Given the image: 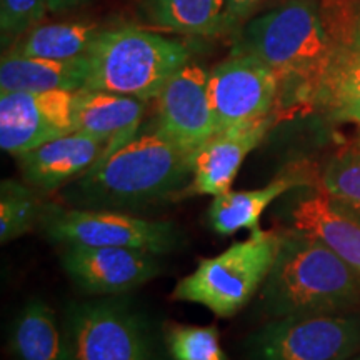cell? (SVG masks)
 Returning <instances> with one entry per match:
<instances>
[{
	"instance_id": "cell-1",
	"label": "cell",
	"mask_w": 360,
	"mask_h": 360,
	"mask_svg": "<svg viewBox=\"0 0 360 360\" xmlns=\"http://www.w3.org/2000/svg\"><path fill=\"white\" fill-rule=\"evenodd\" d=\"M193 155L155 132L134 137L58 191L77 209L137 214L177 200L191 186Z\"/></svg>"
},
{
	"instance_id": "cell-2",
	"label": "cell",
	"mask_w": 360,
	"mask_h": 360,
	"mask_svg": "<svg viewBox=\"0 0 360 360\" xmlns=\"http://www.w3.org/2000/svg\"><path fill=\"white\" fill-rule=\"evenodd\" d=\"M276 260L259 290L267 319L360 310V272L321 240L283 231Z\"/></svg>"
},
{
	"instance_id": "cell-3",
	"label": "cell",
	"mask_w": 360,
	"mask_h": 360,
	"mask_svg": "<svg viewBox=\"0 0 360 360\" xmlns=\"http://www.w3.org/2000/svg\"><path fill=\"white\" fill-rule=\"evenodd\" d=\"M339 51L315 0H287L244 27L232 56L259 58L274 70L281 89L290 85L314 101Z\"/></svg>"
},
{
	"instance_id": "cell-4",
	"label": "cell",
	"mask_w": 360,
	"mask_h": 360,
	"mask_svg": "<svg viewBox=\"0 0 360 360\" xmlns=\"http://www.w3.org/2000/svg\"><path fill=\"white\" fill-rule=\"evenodd\" d=\"M60 322L69 360H172L165 326L132 292L70 300Z\"/></svg>"
},
{
	"instance_id": "cell-5",
	"label": "cell",
	"mask_w": 360,
	"mask_h": 360,
	"mask_svg": "<svg viewBox=\"0 0 360 360\" xmlns=\"http://www.w3.org/2000/svg\"><path fill=\"white\" fill-rule=\"evenodd\" d=\"M84 89L150 101L175 72L191 62L186 44L147 30L122 27L102 30L87 53Z\"/></svg>"
},
{
	"instance_id": "cell-6",
	"label": "cell",
	"mask_w": 360,
	"mask_h": 360,
	"mask_svg": "<svg viewBox=\"0 0 360 360\" xmlns=\"http://www.w3.org/2000/svg\"><path fill=\"white\" fill-rule=\"evenodd\" d=\"M281 238V232L250 231L245 240L233 242L215 257L202 259L192 274L177 282L172 299L204 305L217 317H233L259 294Z\"/></svg>"
},
{
	"instance_id": "cell-7",
	"label": "cell",
	"mask_w": 360,
	"mask_h": 360,
	"mask_svg": "<svg viewBox=\"0 0 360 360\" xmlns=\"http://www.w3.org/2000/svg\"><path fill=\"white\" fill-rule=\"evenodd\" d=\"M39 227L45 238L62 247H124L160 257L179 250L187 242L182 229L170 220L146 219L115 210L77 209L64 204H44Z\"/></svg>"
},
{
	"instance_id": "cell-8",
	"label": "cell",
	"mask_w": 360,
	"mask_h": 360,
	"mask_svg": "<svg viewBox=\"0 0 360 360\" xmlns=\"http://www.w3.org/2000/svg\"><path fill=\"white\" fill-rule=\"evenodd\" d=\"M360 354V310L269 319L245 337L244 360H350Z\"/></svg>"
},
{
	"instance_id": "cell-9",
	"label": "cell",
	"mask_w": 360,
	"mask_h": 360,
	"mask_svg": "<svg viewBox=\"0 0 360 360\" xmlns=\"http://www.w3.org/2000/svg\"><path fill=\"white\" fill-rule=\"evenodd\" d=\"M281 80L252 56H231L209 72V96L219 130L272 114Z\"/></svg>"
},
{
	"instance_id": "cell-10",
	"label": "cell",
	"mask_w": 360,
	"mask_h": 360,
	"mask_svg": "<svg viewBox=\"0 0 360 360\" xmlns=\"http://www.w3.org/2000/svg\"><path fill=\"white\" fill-rule=\"evenodd\" d=\"M75 92H0V147L13 157L75 132Z\"/></svg>"
},
{
	"instance_id": "cell-11",
	"label": "cell",
	"mask_w": 360,
	"mask_h": 360,
	"mask_svg": "<svg viewBox=\"0 0 360 360\" xmlns=\"http://www.w3.org/2000/svg\"><path fill=\"white\" fill-rule=\"evenodd\" d=\"M60 265L85 295L129 294L164 270L160 255L124 247L65 245Z\"/></svg>"
},
{
	"instance_id": "cell-12",
	"label": "cell",
	"mask_w": 360,
	"mask_h": 360,
	"mask_svg": "<svg viewBox=\"0 0 360 360\" xmlns=\"http://www.w3.org/2000/svg\"><path fill=\"white\" fill-rule=\"evenodd\" d=\"M155 132L192 155L219 132L204 67L188 62L164 85L157 96Z\"/></svg>"
},
{
	"instance_id": "cell-13",
	"label": "cell",
	"mask_w": 360,
	"mask_h": 360,
	"mask_svg": "<svg viewBox=\"0 0 360 360\" xmlns=\"http://www.w3.org/2000/svg\"><path fill=\"white\" fill-rule=\"evenodd\" d=\"M285 195L277 210L285 231L317 238L360 272V224L335 205L321 186H300Z\"/></svg>"
},
{
	"instance_id": "cell-14",
	"label": "cell",
	"mask_w": 360,
	"mask_h": 360,
	"mask_svg": "<svg viewBox=\"0 0 360 360\" xmlns=\"http://www.w3.org/2000/svg\"><path fill=\"white\" fill-rule=\"evenodd\" d=\"M276 117L219 130L193 154V177L184 195H220L231 191L245 157L262 142Z\"/></svg>"
},
{
	"instance_id": "cell-15",
	"label": "cell",
	"mask_w": 360,
	"mask_h": 360,
	"mask_svg": "<svg viewBox=\"0 0 360 360\" xmlns=\"http://www.w3.org/2000/svg\"><path fill=\"white\" fill-rule=\"evenodd\" d=\"M107 150V143L92 135L70 132L17 155L22 180L35 191H60L84 175Z\"/></svg>"
},
{
	"instance_id": "cell-16",
	"label": "cell",
	"mask_w": 360,
	"mask_h": 360,
	"mask_svg": "<svg viewBox=\"0 0 360 360\" xmlns=\"http://www.w3.org/2000/svg\"><path fill=\"white\" fill-rule=\"evenodd\" d=\"M146 109L147 101L143 98L80 89L75 92V130L107 143L103 159L132 141Z\"/></svg>"
},
{
	"instance_id": "cell-17",
	"label": "cell",
	"mask_w": 360,
	"mask_h": 360,
	"mask_svg": "<svg viewBox=\"0 0 360 360\" xmlns=\"http://www.w3.org/2000/svg\"><path fill=\"white\" fill-rule=\"evenodd\" d=\"M300 186H310L304 170L278 175L267 186L254 191H229L215 195L209 210L207 222L217 236H233L240 231H257L260 219L274 202L282 199L287 192Z\"/></svg>"
},
{
	"instance_id": "cell-18",
	"label": "cell",
	"mask_w": 360,
	"mask_h": 360,
	"mask_svg": "<svg viewBox=\"0 0 360 360\" xmlns=\"http://www.w3.org/2000/svg\"><path fill=\"white\" fill-rule=\"evenodd\" d=\"M89 77L87 56L53 60L7 52L0 62V92H77Z\"/></svg>"
},
{
	"instance_id": "cell-19",
	"label": "cell",
	"mask_w": 360,
	"mask_h": 360,
	"mask_svg": "<svg viewBox=\"0 0 360 360\" xmlns=\"http://www.w3.org/2000/svg\"><path fill=\"white\" fill-rule=\"evenodd\" d=\"M8 352L15 360H69L62 322L45 300L22 305L8 330Z\"/></svg>"
},
{
	"instance_id": "cell-20",
	"label": "cell",
	"mask_w": 360,
	"mask_h": 360,
	"mask_svg": "<svg viewBox=\"0 0 360 360\" xmlns=\"http://www.w3.org/2000/svg\"><path fill=\"white\" fill-rule=\"evenodd\" d=\"M101 32L102 29L96 22H58L37 25L8 52L24 57L69 60L87 56Z\"/></svg>"
},
{
	"instance_id": "cell-21",
	"label": "cell",
	"mask_w": 360,
	"mask_h": 360,
	"mask_svg": "<svg viewBox=\"0 0 360 360\" xmlns=\"http://www.w3.org/2000/svg\"><path fill=\"white\" fill-rule=\"evenodd\" d=\"M148 19L162 29L187 35L229 30L225 0H143Z\"/></svg>"
},
{
	"instance_id": "cell-22",
	"label": "cell",
	"mask_w": 360,
	"mask_h": 360,
	"mask_svg": "<svg viewBox=\"0 0 360 360\" xmlns=\"http://www.w3.org/2000/svg\"><path fill=\"white\" fill-rule=\"evenodd\" d=\"M314 102L335 122L360 125V67L337 52Z\"/></svg>"
},
{
	"instance_id": "cell-23",
	"label": "cell",
	"mask_w": 360,
	"mask_h": 360,
	"mask_svg": "<svg viewBox=\"0 0 360 360\" xmlns=\"http://www.w3.org/2000/svg\"><path fill=\"white\" fill-rule=\"evenodd\" d=\"M335 205L360 224V143L342 148L323 165L321 184Z\"/></svg>"
},
{
	"instance_id": "cell-24",
	"label": "cell",
	"mask_w": 360,
	"mask_h": 360,
	"mask_svg": "<svg viewBox=\"0 0 360 360\" xmlns=\"http://www.w3.org/2000/svg\"><path fill=\"white\" fill-rule=\"evenodd\" d=\"M44 204L35 188L19 180L6 179L0 184V242L8 244L39 224Z\"/></svg>"
},
{
	"instance_id": "cell-25",
	"label": "cell",
	"mask_w": 360,
	"mask_h": 360,
	"mask_svg": "<svg viewBox=\"0 0 360 360\" xmlns=\"http://www.w3.org/2000/svg\"><path fill=\"white\" fill-rule=\"evenodd\" d=\"M165 342L172 360H229L215 326L165 323Z\"/></svg>"
},
{
	"instance_id": "cell-26",
	"label": "cell",
	"mask_w": 360,
	"mask_h": 360,
	"mask_svg": "<svg viewBox=\"0 0 360 360\" xmlns=\"http://www.w3.org/2000/svg\"><path fill=\"white\" fill-rule=\"evenodd\" d=\"M47 11V0H0V30L4 44L37 27Z\"/></svg>"
},
{
	"instance_id": "cell-27",
	"label": "cell",
	"mask_w": 360,
	"mask_h": 360,
	"mask_svg": "<svg viewBox=\"0 0 360 360\" xmlns=\"http://www.w3.org/2000/svg\"><path fill=\"white\" fill-rule=\"evenodd\" d=\"M225 2H227V25L229 29H232L238 22L247 19V15H250L262 0H225Z\"/></svg>"
},
{
	"instance_id": "cell-28",
	"label": "cell",
	"mask_w": 360,
	"mask_h": 360,
	"mask_svg": "<svg viewBox=\"0 0 360 360\" xmlns=\"http://www.w3.org/2000/svg\"><path fill=\"white\" fill-rule=\"evenodd\" d=\"M84 2H87V0H47L49 11H51V12L67 11V8L77 7Z\"/></svg>"
},
{
	"instance_id": "cell-29",
	"label": "cell",
	"mask_w": 360,
	"mask_h": 360,
	"mask_svg": "<svg viewBox=\"0 0 360 360\" xmlns=\"http://www.w3.org/2000/svg\"><path fill=\"white\" fill-rule=\"evenodd\" d=\"M345 58H349L350 62H354L355 65L360 67V39L354 40L349 47H344L339 51Z\"/></svg>"
},
{
	"instance_id": "cell-30",
	"label": "cell",
	"mask_w": 360,
	"mask_h": 360,
	"mask_svg": "<svg viewBox=\"0 0 360 360\" xmlns=\"http://www.w3.org/2000/svg\"><path fill=\"white\" fill-rule=\"evenodd\" d=\"M357 39H360V27H359V30H357V35H355V39H354V40H357Z\"/></svg>"
},
{
	"instance_id": "cell-31",
	"label": "cell",
	"mask_w": 360,
	"mask_h": 360,
	"mask_svg": "<svg viewBox=\"0 0 360 360\" xmlns=\"http://www.w3.org/2000/svg\"><path fill=\"white\" fill-rule=\"evenodd\" d=\"M350 360H360V354H357V355H355V357H352Z\"/></svg>"
},
{
	"instance_id": "cell-32",
	"label": "cell",
	"mask_w": 360,
	"mask_h": 360,
	"mask_svg": "<svg viewBox=\"0 0 360 360\" xmlns=\"http://www.w3.org/2000/svg\"><path fill=\"white\" fill-rule=\"evenodd\" d=\"M357 142H359V143H360V135H359V139H357Z\"/></svg>"
}]
</instances>
